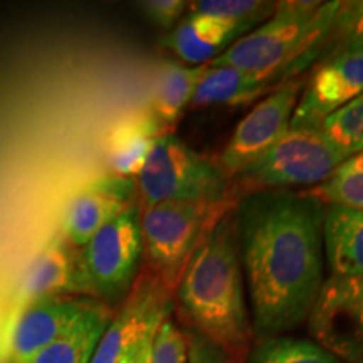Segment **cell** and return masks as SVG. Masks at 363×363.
<instances>
[{
    "label": "cell",
    "instance_id": "6da1fadb",
    "mask_svg": "<svg viewBox=\"0 0 363 363\" xmlns=\"http://www.w3.org/2000/svg\"><path fill=\"white\" fill-rule=\"evenodd\" d=\"M234 208L254 330L278 337L308 320L325 283V206L308 192L262 190Z\"/></svg>",
    "mask_w": 363,
    "mask_h": 363
},
{
    "label": "cell",
    "instance_id": "7a4b0ae2",
    "mask_svg": "<svg viewBox=\"0 0 363 363\" xmlns=\"http://www.w3.org/2000/svg\"><path fill=\"white\" fill-rule=\"evenodd\" d=\"M175 289L182 315L194 330L242 360L252 330L233 206L208 224Z\"/></svg>",
    "mask_w": 363,
    "mask_h": 363
},
{
    "label": "cell",
    "instance_id": "3957f363",
    "mask_svg": "<svg viewBox=\"0 0 363 363\" xmlns=\"http://www.w3.org/2000/svg\"><path fill=\"white\" fill-rule=\"evenodd\" d=\"M342 2H276L269 19L208 62L284 83L323 56Z\"/></svg>",
    "mask_w": 363,
    "mask_h": 363
},
{
    "label": "cell",
    "instance_id": "277c9868",
    "mask_svg": "<svg viewBox=\"0 0 363 363\" xmlns=\"http://www.w3.org/2000/svg\"><path fill=\"white\" fill-rule=\"evenodd\" d=\"M140 211L163 202L220 206L229 202L230 185L219 163L208 160L175 135L158 136L135 175Z\"/></svg>",
    "mask_w": 363,
    "mask_h": 363
},
{
    "label": "cell",
    "instance_id": "5b68a950",
    "mask_svg": "<svg viewBox=\"0 0 363 363\" xmlns=\"http://www.w3.org/2000/svg\"><path fill=\"white\" fill-rule=\"evenodd\" d=\"M345 158L320 130L289 128L234 177L242 195L323 184Z\"/></svg>",
    "mask_w": 363,
    "mask_h": 363
},
{
    "label": "cell",
    "instance_id": "8992f818",
    "mask_svg": "<svg viewBox=\"0 0 363 363\" xmlns=\"http://www.w3.org/2000/svg\"><path fill=\"white\" fill-rule=\"evenodd\" d=\"M233 206L194 202H163L140 211L143 251L152 262L153 274L177 288L182 271L187 266L194 249L201 242L212 219Z\"/></svg>",
    "mask_w": 363,
    "mask_h": 363
},
{
    "label": "cell",
    "instance_id": "52a82bcc",
    "mask_svg": "<svg viewBox=\"0 0 363 363\" xmlns=\"http://www.w3.org/2000/svg\"><path fill=\"white\" fill-rule=\"evenodd\" d=\"M172 293L174 288L155 274L136 281L104 330L91 363H148L155 331L172 313Z\"/></svg>",
    "mask_w": 363,
    "mask_h": 363
},
{
    "label": "cell",
    "instance_id": "ba28073f",
    "mask_svg": "<svg viewBox=\"0 0 363 363\" xmlns=\"http://www.w3.org/2000/svg\"><path fill=\"white\" fill-rule=\"evenodd\" d=\"M143 252L140 208L133 206L103 225L81 247L89 289L108 301L130 293Z\"/></svg>",
    "mask_w": 363,
    "mask_h": 363
},
{
    "label": "cell",
    "instance_id": "9c48e42d",
    "mask_svg": "<svg viewBox=\"0 0 363 363\" xmlns=\"http://www.w3.org/2000/svg\"><path fill=\"white\" fill-rule=\"evenodd\" d=\"M308 330L318 345L342 362H363V276L325 279L308 315Z\"/></svg>",
    "mask_w": 363,
    "mask_h": 363
},
{
    "label": "cell",
    "instance_id": "30bf717a",
    "mask_svg": "<svg viewBox=\"0 0 363 363\" xmlns=\"http://www.w3.org/2000/svg\"><path fill=\"white\" fill-rule=\"evenodd\" d=\"M303 88V79L284 81L239 121L219 160L227 179L238 175L286 135Z\"/></svg>",
    "mask_w": 363,
    "mask_h": 363
},
{
    "label": "cell",
    "instance_id": "8fae6325",
    "mask_svg": "<svg viewBox=\"0 0 363 363\" xmlns=\"http://www.w3.org/2000/svg\"><path fill=\"white\" fill-rule=\"evenodd\" d=\"M363 94V51L331 54L305 83L289 128L320 130V125Z\"/></svg>",
    "mask_w": 363,
    "mask_h": 363
},
{
    "label": "cell",
    "instance_id": "7c38bea8",
    "mask_svg": "<svg viewBox=\"0 0 363 363\" xmlns=\"http://www.w3.org/2000/svg\"><path fill=\"white\" fill-rule=\"evenodd\" d=\"M136 201L135 182L116 175H106L81 189L67 203L62 235L71 246L81 249L94 234L133 207Z\"/></svg>",
    "mask_w": 363,
    "mask_h": 363
},
{
    "label": "cell",
    "instance_id": "4fadbf2b",
    "mask_svg": "<svg viewBox=\"0 0 363 363\" xmlns=\"http://www.w3.org/2000/svg\"><path fill=\"white\" fill-rule=\"evenodd\" d=\"M72 293H91L81 249L71 246L62 234L54 235L27 267L21 286L22 303L65 298Z\"/></svg>",
    "mask_w": 363,
    "mask_h": 363
},
{
    "label": "cell",
    "instance_id": "5bb4252c",
    "mask_svg": "<svg viewBox=\"0 0 363 363\" xmlns=\"http://www.w3.org/2000/svg\"><path fill=\"white\" fill-rule=\"evenodd\" d=\"M91 301L78 298H51L29 303L22 308L11 331V358L22 363L66 333Z\"/></svg>",
    "mask_w": 363,
    "mask_h": 363
},
{
    "label": "cell",
    "instance_id": "9a60e30c",
    "mask_svg": "<svg viewBox=\"0 0 363 363\" xmlns=\"http://www.w3.org/2000/svg\"><path fill=\"white\" fill-rule=\"evenodd\" d=\"M251 33L249 27L235 26L214 17L187 13L167 35V48L189 65L212 62L235 40Z\"/></svg>",
    "mask_w": 363,
    "mask_h": 363
},
{
    "label": "cell",
    "instance_id": "2e32d148",
    "mask_svg": "<svg viewBox=\"0 0 363 363\" xmlns=\"http://www.w3.org/2000/svg\"><path fill=\"white\" fill-rule=\"evenodd\" d=\"M323 252L333 276H363V211L325 206Z\"/></svg>",
    "mask_w": 363,
    "mask_h": 363
},
{
    "label": "cell",
    "instance_id": "e0dca14e",
    "mask_svg": "<svg viewBox=\"0 0 363 363\" xmlns=\"http://www.w3.org/2000/svg\"><path fill=\"white\" fill-rule=\"evenodd\" d=\"M111 318L113 311L106 305L91 301L88 310L62 337L22 363H91Z\"/></svg>",
    "mask_w": 363,
    "mask_h": 363
},
{
    "label": "cell",
    "instance_id": "ac0fdd59",
    "mask_svg": "<svg viewBox=\"0 0 363 363\" xmlns=\"http://www.w3.org/2000/svg\"><path fill=\"white\" fill-rule=\"evenodd\" d=\"M206 69L207 65L182 66L169 61L158 66L148 113L165 133H169L167 130L179 121L185 108L192 103L195 89Z\"/></svg>",
    "mask_w": 363,
    "mask_h": 363
},
{
    "label": "cell",
    "instance_id": "d6986e66",
    "mask_svg": "<svg viewBox=\"0 0 363 363\" xmlns=\"http://www.w3.org/2000/svg\"><path fill=\"white\" fill-rule=\"evenodd\" d=\"M271 83V79L235 67L207 65L190 104L194 108L242 106L267 93Z\"/></svg>",
    "mask_w": 363,
    "mask_h": 363
},
{
    "label": "cell",
    "instance_id": "ffe728a7",
    "mask_svg": "<svg viewBox=\"0 0 363 363\" xmlns=\"http://www.w3.org/2000/svg\"><path fill=\"white\" fill-rule=\"evenodd\" d=\"M167 135L150 113L133 115L118 125L108 140L111 175L131 179L138 174L158 136Z\"/></svg>",
    "mask_w": 363,
    "mask_h": 363
},
{
    "label": "cell",
    "instance_id": "44dd1931",
    "mask_svg": "<svg viewBox=\"0 0 363 363\" xmlns=\"http://www.w3.org/2000/svg\"><path fill=\"white\" fill-rule=\"evenodd\" d=\"M306 192L323 206L363 211V153L343 160L323 184Z\"/></svg>",
    "mask_w": 363,
    "mask_h": 363
},
{
    "label": "cell",
    "instance_id": "7402d4cb",
    "mask_svg": "<svg viewBox=\"0 0 363 363\" xmlns=\"http://www.w3.org/2000/svg\"><path fill=\"white\" fill-rule=\"evenodd\" d=\"M247 363H345L321 345L291 337H264Z\"/></svg>",
    "mask_w": 363,
    "mask_h": 363
},
{
    "label": "cell",
    "instance_id": "603a6c76",
    "mask_svg": "<svg viewBox=\"0 0 363 363\" xmlns=\"http://www.w3.org/2000/svg\"><path fill=\"white\" fill-rule=\"evenodd\" d=\"M320 131L345 158L363 153V94L331 113Z\"/></svg>",
    "mask_w": 363,
    "mask_h": 363
},
{
    "label": "cell",
    "instance_id": "cb8c5ba5",
    "mask_svg": "<svg viewBox=\"0 0 363 363\" xmlns=\"http://www.w3.org/2000/svg\"><path fill=\"white\" fill-rule=\"evenodd\" d=\"M274 6L276 2H262V0H197L189 4L187 13L214 17L252 29L269 19L274 12Z\"/></svg>",
    "mask_w": 363,
    "mask_h": 363
},
{
    "label": "cell",
    "instance_id": "d4e9b609",
    "mask_svg": "<svg viewBox=\"0 0 363 363\" xmlns=\"http://www.w3.org/2000/svg\"><path fill=\"white\" fill-rule=\"evenodd\" d=\"M342 51H363V0L342 2L333 29L325 43L326 57Z\"/></svg>",
    "mask_w": 363,
    "mask_h": 363
},
{
    "label": "cell",
    "instance_id": "484cf974",
    "mask_svg": "<svg viewBox=\"0 0 363 363\" xmlns=\"http://www.w3.org/2000/svg\"><path fill=\"white\" fill-rule=\"evenodd\" d=\"M189 362V337L170 315L155 331L150 347L148 363H187Z\"/></svg>",
    "mask_w": 363,
    "mask_h": 363
},
{
    "label": "cell",
    "instance_id": "4316f807",
    "mask_svg": "<svg viewBox=\"0 0 363 363\" xmlns=\"http://www.w3.org/2000/svg\"><path fill=\"white\" fill-rule=\"evenodd\" d=\"M147 19L160 29H174L189 11V2L184 0H148L140 4Z\"/></svg>",
    "mask_w": 363,
    "mask_h": 363
},
{
    "label": "cell",
    "instance_id": "83f0119b",
    "mask_svg": "<svg viewBox=\"0 0 363 363\" xmlns=\"http://www.w3.org/2000/svg\"><path fill=\"white\" fill-rule=\"evenodd\" d=\"M189 337V362L187 363H239L242 360H235L222 350L220 347H217L216 343H212L211 340H207L203 335L199 333L190 328L187 331Z\"/></svg>",
    "mask_w": 363,
    "mask_h": 363
},
{
    "label": "cell",
    "instance_id": "f1b7e54d",
    "mask_svg": "<svg viewBox=\"0 0 363 363\" xmlns=\"http://www.w3.org/2000/svg\"><path fill=\"white\" fill-rule=\"evenodd\" d=\"M239 363H244V362H239Z\"/></svg>",
    "mask_w": 363,
    "mask_h": 363
},
{
    "label": "cell",
    "instance_id": "f546056e",
    "mask_svg": "<svg viewBox=\"0 0 363 363\" xmlns=\"http://www.w3.org/2000/svg\"><path fill=\"white\" fill-rule=\"evenodd\" d=\"M362 363H363V362H362Z\"/></svg>",
    "mask_w": 363,
    "mask_h": 363
}]
</instances>
